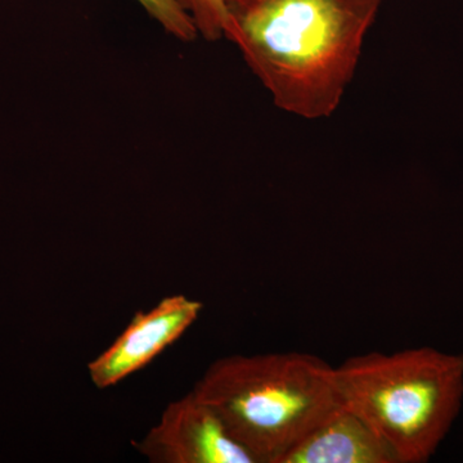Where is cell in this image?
<instances>
[{
    "label": "cell",
    "instance_id": "obj_6",
    "mask_svg": "<svg viewBox=\"0 0 463 463\" xmlns=\"http://www.w3.org/2000/svg\"><path fill=\"white\" fill-rule=\"evenodd\" d=\"M279 463H398V459L388 444L343 404Z\"/></svg>",
    "mask_w": 463,
    "mask_h": 463
},
{
    "label": "cell",
    "instance_id": "obj_5",
    "mask_svg": "<svg viewBox=\"0 0 463 463\" xmlns=\"http://www.w3.org/2000/svg\"><path fill=\"white\" fill-rule=\"evenodd\" d=\"M203 303L170 295L147 312H139L114 343L88 364L94 386L109 389L151 364L164 350L181 339L199 318Z\"/></svg>",
    "mask_w": 463,
    "mask_h": 463
},
{
    "label": "cell",
    "instance_id": "obj_7",
    "mask_svg": "<svg viewBox=\"0 0 463 463\" xmlns=\"http://www.w3.org/2000/svg\"><path fill=\"white\" fill-rule=\"evenodd\" d=\"M146 11L167 33L182 42H192L199 35L194 18L182 7L178 0H138Z\"/></svg>",
    "mask_w": 463,
    "mask_h": 463
},
{
    "label": "cell",
    "instance_id": "obj_8",
    "mask_svg": "<svg viewBox=\"0 0 463 463\" xmlns=\"http://www.w3.org/2000/svg\"><path fill=\"white\" fill-rule=\"evenodd\" d=\"M194 18L199 33L207 41L223 38L225 25L224 0H178Z\"/></svg>",
    "mask_w": 463,
    "mask_h": 463
},
{
    "label": "cell",
    "instance_id": "obj_4",
    "mask_svg": "<svg viewBox=\"0 0 463 463\" xmlns=\"http://www.w3.org/2000/svg\"><path fill=\"white\" fill-rule=\"evenodd\" d=\"M134 448L154 463H255L215 411L192 392L167 404Z\"/></svg>",
    "mask_w": 463,
    "mask_h": 463
},
{
    "label": "cell",
    "instance_id": "obj_3",
    "mask_svg": "<svg viewBox=\"0 0 463 463\" xmlns=\"http://www.w3.org/2000/svg\"><path fill=\"white\" fill-rule=\"evenodd\" d=\"M336 371L341 401L386 444L398 463L437 452L463 401V354L432 347L349 356Z\"/></svg>",
    "mask_w": 463,
    "mask_h": 463
},
{
    "label": "cell",
    "instance_id": "obj_1",
    "mask_svg": "<svg viewBox=\"0 0 463 463\" xmlns=\"http://www.w3.org/2000/svg\"><path fill=\"white\" fill-rule=\"evenodd\" d=\"M234 43L277 108L307 120L336 111L381 0H224Z\"/></svg>",
    "mask_w": 463,
    "mask_h": 463
},
{
    "label": "cell",
    "instance_id": "obj_2",
    "mask_svg": "<svg viewBox=\"0 0 463 463\" xmlns=\"http://www.w3.org/2000/svg\"><path fill=\"white\" fill-rule=\"evenodd\" d=\"M192 392L255 463H279L343 405L334 365L298 352L223 356Z\"/></svg>",
    "mask_w": 463,
    "mask_h": 463
}]
</instances>
